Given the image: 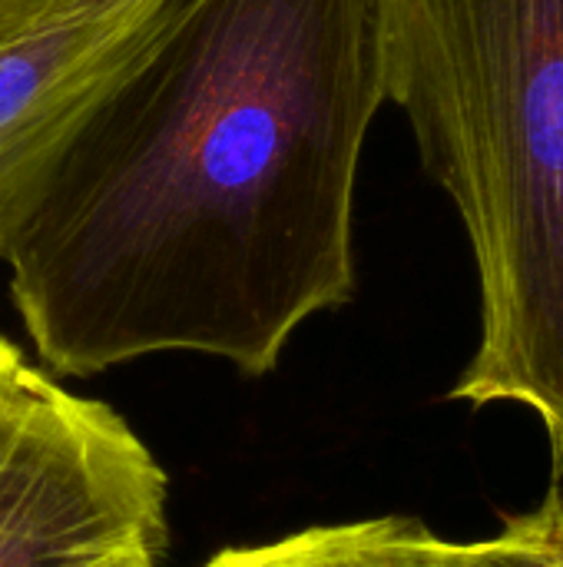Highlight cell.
<instances>
[{
    "mask_svg": "<svg viewBox=\"0 0 563 567\" xmlns=\"http://www.w3.org/2000/svg\"><path fill=\"white\" fill-rule=\"evenodd\" d=\"M202 567H461V542L435 535L418 518L385 515L226 548Z\"/></svg>",
    "mask_w": 563,
    "mask_h": 567,
    "instance_id": "obj_5",
    "label": "cell"
},
{
    "mask_svg": "<svg viewBox=\"0 0 563 567\" xmlns=\"http://www.w3.org/2000/svg\"><path fill=\"white\" fill-rule=\"evenodd\" d=\"M166 548V472L103 402L0 339V567H100Z\"/></svg>",
    "mask_w": 563,
    "mask_h": 567,
    "instance_id": "obj_3",
    "label": "cell"
},
{
    "mask_svg": "<svg viewBox=\"0 0 563 567\" xmlns=\"http://www.w3.org/2000/svg\"><path fill=\"white\" fill-rule=\"evenodd\" d=\"M385 103L468 233L481 339L448 399L528 409L563 472V0H382Z\"/></svg>",
    "mask_w": 563,
    "mask_h": 567,
    "instance_id": "obj_2",
    "label": "cell"
},
{
    "mask_svg": "<svg viewBox=\"0 0 563 567\" xmlns=\"http://www.w3.org/2000/svg\"><path fill=\"white\" fill-rule=\"evenodd\" d=\"M100 567H159V555L153 551H133V555H123V558H113Z\"/></svg>",
    "mask_w": 563,
    "mask_h": 567,
    "instance_id": "obj_8",
    "label": "cell"
},
{
    "mask_svg": "<svg viewBox=\"0 0 563 567\" xmlns=\"http://www.w3.org/2000/svg\"><path fill=\"white\" fill-rule=\"evenodd\" d=\"M461 567H563V492L504 518L491 538L461 542Z\"/></svg>",
    "mask_w": 563,
    "mask_h": 567,
    "instance_id": "obj_6",
    "label": "cell"
},
{
    "mask_svg": "<svg viewBox=\"0 0 563 567\" xmlns=\"http://www.w3.org/2000/svg\"><path fill=\"white\" fill-rule=\"evenodd\" d=\"M66 3H73V0H0V43H7L10 37H17L23 30L40 27Z\"/></svg>",
    "mask_w": 563,
    "mask_h": 567,
    "instance_id": "obj_7",
    "label": "cell"
},
{
    "mask_svg": "<svg viewBox=\"0 0 563 567\" xmlns=\"http://www.w3.org/2000/svg\"><path fill=\"white\" fill-rule=\"evenodd\" d=\"M186 0H73L0 43V259L100 103Z\"/></svg>",
    "mask_w": 563,
    "mask_h": 567,
    "instance_id": "obj_4",
    "label": "cell"
},
{
    "mask_svg": "<svg viewBox=\"0 0 563 567\" xmlns=\"http://www.w3.org/2000/svg\"><path fill=\"white\" fill-rule=\"evenodd\" d=\"M382 0H186L3 259L50 372L192 352L259 379L355 296Z\"/></svg>",
    "mask_w": 563,
    "mask_h": 567,
    "instance_id": "obj_1",
    "label": "cell"
}]
</instances>
